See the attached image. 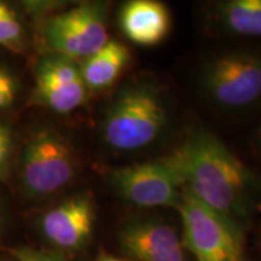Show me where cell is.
<instances>
[{
	"mask_svg": "<svg viewBox=\"0 0 261 261\" xmlns=\"http://www.w3.org/2000/svg\"><path fill=\"white\" fill-rule=\"evenodd\" d=\"M44 39L54 54L84 61L109 41L107 5L85 3L54 16L44 25Z\"/></svg>",
	"mask_w": 261,
	"mask_h": 261,
	"instance_id": "6",
	"label": "cell"
},
{
	"mask_svg": "<svg viewBox=\"0 0 261 261\" xmlns=\"http://www.w3.org/2000/svg\"><path fill=\"white\" fill-rule=\"evenodd\" d=\"M96 220L92 198L71 196L42 215L40 227L48 242L61 249L77 250L90 241Z\"/></svg>",
	"mask_w": 261,
	"mask_h": 261,
	"instance_id": "10",
	"label": "cell"
},
{
	"mask_svg": "<svg viewBox=\"0 0 261 261\" xmlns=\"http://www.w3.org/2000/svg\"><path fill=\"white\" fill-rule=\"evenodd\" d=\"M213 23L226 34L261 38V0H225L212 5Z\"/></svg>",
	"mask_w": 261,
	"mask_h": 261,
	"instance_id": "12",
	"label": "cell"
},
{
	"mask_svg": "<svg viewBox=\"0 0 261 261\" xmlns=\"http://www.w3.org/2000/svg\"><path fill=\"white\" fill-rule=\"evenodd\" d=\"M201 89L214 106L244 110L261 100V51L242 48L217 55L205 62Z\"/></svg>",
	"mask_w": 261,
	"mask_h": 261,
	"instance_id": "3",
	"label": "cell"
},
{
	"mask_svg": "<svg viewBox=\"0 0 261 261\" xmlns=\"http://www.w3.org/2000/svg\"><path fill=\"white\" fill-rule=\"evenodd\" d=\"M110 184L123 201L140 208H175L182 192L177 177L162 158L114 169Z\"/></svg>",
	"mask_w": 261,
	"mask_h": 261,
	"instance_id": "7",
	"label": "cell"
},
{
	"mask_svg": "<svg viewBox=\"0 0 261 261\" xmlns=\"http://www.w3.org/2000/svg\"><path fill=\"white\" fill-rule=\"evenodd\" d=\"M96 261H127V260L120 259V257L110 255V254H100V255L96 259Z\"/></svg>",
	"mask_w": 261,
	"mask_h": 261,
	"instance_id": "18",
	"label": "cell"
},
{
	"mask_svg": "<svg viewBox=\"0 0 261 261\" xmlns=\"http://www.w3.org/2000/svg\"><path fill=\"white\" fill-rule=\"evenodd\" d=\"M181 190L241 227L261 197V177L207 130L190 133L163 156Z\"/></svg>",
	"mask_w": 261,
	"mask_h": 261,
	"instance_id": "1",
	"label": "cell"
},
{
	"mask_svg": "<svg viewBox=\"0 0 261 261\" xmlns=\"http://www.w3.org/2000/svg\"><path fill=\"white\" fill-rule=\"evenodd\" d=\"M17 94V80L11 71L0 67V110L11 107Z\"/></svg>",
	"mask_w": 261,
	"mask_h": 261,
	"instance_id": "15",
	"label": "cell"
},
{
	"mask_svg": "<svg viewBox=\"0 0 261 261\" xmlns=\"http://www.w3.org/2000/svg\"><path fill=\"white\" fill-rule=\"evenodd\" d=\"M119 24L129 41L140 46H155L167 38L172 19L162 3L130 0L120 9Z\"/></svg>",
	"mask_w": 261,
	"mask_h": 261,
	"instance_id": "11",
	"label": "cell"
},
{
	"mask_svg": "<svg viewBox=\"0 0 261 261\" xmlns=\"http://www.w3.org/2000/svg\"><path fill=\"white\" fill-rule=\"evenodd\" d=\"M14 255L18 261H65L56 253L42 252L32 248H19L14 250Z\"/></svg>",
	"mask_w": 261,
	"mask_h": 261,
	"instance_id": "17",
	"label": "cell"
},
{
	"mask_svg": "<svg viewBox=\"0 0 261 261\" xmlns=\"http://www.w3.org/2000/svg\"><path fill=\"white\" fill-rule=\"evenodd\" d=\"M168 123L169 112L161 91L149 81L136 80L123 85L114 96L102 135L114 151L136 152L158 142Z\"/></svg>",
	"mask_w": 261,
	"mask_h": 261,
	"instance_id": "2",
	"label": "cell"
},
{
	"mask_svg": "<svg viewBox=\"0 0 261 261\" xmlns=\"http://www.w3.org/2000/svg\"><path fill=\"white\" fill-rule=\"evenodd\" d=\"M255 143H256V146H257V149H259V151L261 152V126L259 127V129H257V132H256V137H255Z\"/></svg>",
	"mask_w": 261,
	"mask_h": 261,
	"instance_id": "19",
	"label": "cell"
},
{
	"mask_svg": "<svg viewBox=\"0 0 261 261\" xmlns=\"http://www.w3.org/2000/svg\"><path fill=\"white\" fill-rule=\"evenodd\" d=\"M76 159L70 143L52 128L33 133L23 146L19 165L21 182L32 197H46L73 180Z\"/></svg>",
	"mask_w": 261,
	"mask_h": 261,
	"instance_id": "5",
	"label": "cell"
},
{
	"mask_svg": "<svg viewBox=\"0 0 261 261\" xmlns=\"http://www.w3.org/2000/svg\"><path fill=\"white\" fill-rule=\"evenodd\" d=\"M175 210L184 248L196 261H246L244 228L182 191Z\"/></svg>",
	"mask_w": 261,
	"mask_h": 261,
	"instance_id": "4",
	"label": "cell"
},
{
	"mask_svg": "<svg viewBox=\"0 0 261 261\" xmlns=\"http://www.w3.org/2000/svg\"><path fill=\"white\" fill-rule=\"evenodd\" d=\"M12 133L9 127L0 123V180L6 177L12 152Z\"/></svg>",
	"mask_w": 261,
	"mask_h": 261,
	"instance_id": "16",
	"label": "cell"
},
{
	"mask_svg": "<svg viewBox=\"0 0 261 261\" xmlns=\"http://www.w3.org/2000/svg\"><path fill=\"white\" fill-rule=\"evenodd\" d=\"M259 208H260V211H261V202L259 203Z\"/></svg>",
	"mask_w": 261,
	"mask_h": 261,
	"instance_id": "20",
	"label": "cell"
},
{
	"mask_svg": "<svg viewBox=\"0 0 261 261\" xmlns=\"http://www.w3.org/2000/svg\"><path fill=\"white\" fill-rule=\"evenodd\" d=\"M122 250L136 261H187L175 228L155 218H133L119 232Z\"/></svg>",
	"mask_w": 261,
	"mask_h": 261,
	"instance_id": "9",
	"label": "cell"
},
{
	"mask_svg": "<svg viewBox=\"0 0 261 261\" xmlns=\"http://www.w3.org/2000/svg\"><path fill=\"white\" fill-rule=\"evenodd\" d=\"M23 27L16 12L9 5L0 3V45L9 50L19 51L23 45Z\"/></svg>",
	"mask_w": 261,
	"mask_h": 261,
	"instance_id": "14",
	"label": "cell"
},
{
	"mask_svg": "<svg viewBox=\"0 0 261 261\" xmlns=\"http://www.w3.org/2000/svg\"><path fill=\"white\" fill-rule=\"evenodd\" d=\"M130 61L129 50L116 40H109L96 54L80 64L81 75L89 90H104L112 86Z\"/></svg>",
	"mask_w": 261,
	"mask_h": 261,
	"instance_id": "13",
	"label": "cell"
},
{
	"mask_svg": "<svg viewBox=\"0 0 261 261\" xmlns=\"http://www.w3.org/2000/svg\"><path fill=\"white\" fill-rule=\"evenodd\" d=\"M89 91L76 61L54 54L38 62L32 96L37 106L68 114L86 102Z\"/></svg>",
	"mask_w": 261,
	"mask_h": 261,
	"instance_id": "8",
	"label": "cell"
}]
</instances>
